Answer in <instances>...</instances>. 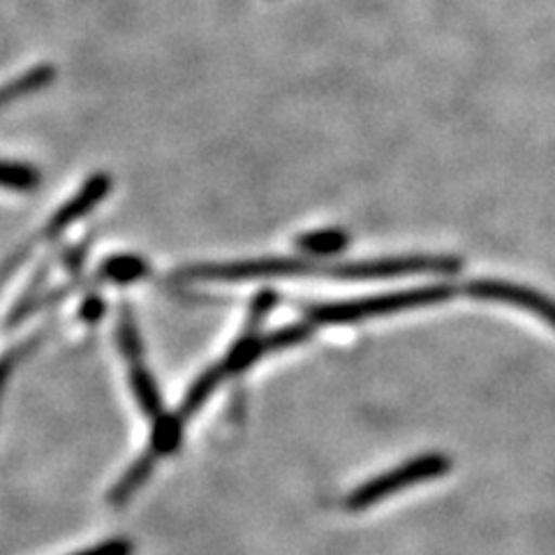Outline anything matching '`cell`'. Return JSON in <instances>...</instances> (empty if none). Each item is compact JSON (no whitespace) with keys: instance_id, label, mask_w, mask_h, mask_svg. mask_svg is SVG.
<instances>
[{"instance_id":"cell-8","label":"cell","mask_w":555,"mask_h":555,"mask_svg":"<svg viewBox=\"0 0 555 555\" xmlns=\"http://www.w3.org/2000/svg\"><path fill=\"white\" fill-rule=\"evenodd\" d=\"M155 461H158V456L153 454V451L146 449V454L139 456L130 467L128 473L118 479V483L114 486V489L109 491V505L112 507H124L126 502L142 489V486L149 481L153 467H155Z\"/></svg>"},{"instance_id":"cell-4","label":"cell","mask_w":555,"mask_h":555,"mask_svg":"<svg viewBox=\"0 0 555 555\" xmlns=\"http://www.w3.org/2000/svg\"><path fill=\"white\" fill-rule=\"evenodd\" d=\"M467 294L477 301H491V304H505L512 308H520L555 328V301L544 297L542 292H534L530 287L514 285L507 281L479 278V281L467 283Z\"/></svg>"},{"instance_id":"cell-6","label":"cell","mask_w":555,"mask_h":555,"mask_svg":"<svg viewBox=\"0 0 555 555\" xmlns=\"http://www.w3.org/2000/svg\"><path fill=\"white\" fill-rule=\"evenodd\" d=\"M224 377H228V373H224L222 363H216V366L204 371V373L193 382V387L188 389V393H185V398L181 401L179 410L173 412V414H177V420H179L181 424H188L190 420H193V416L204 408V403L208 401V398H211V393L216 391V387L220 385V382H222Z\"/></svg>"},{"instance_id":"cell-3","label":"cell","mask_w":555,"mask_h":555,"mask_svg":"<svg viewBox=\"0 0 555 555\" xmlns=\"http://www.w3.org/2000/svg\"><path fill=\"white\" fill-rule=\"evenodd\" d=\"M449 470H451V461L442 454L416 456L403 465L393 467V470H389L385 475L361 483L359 489H354L350 495L345 498V509H350V512L369 509L398 491H405V489H412V486H416V483L438 479V477L447 475Z\"/></svg>"},{"instance_id":"cell-1","label":"cell","mask_w":555,"mask_h":555,"mask_svg":"<svg viewBox=\"0 0 555 555\" xmlns=\"http://www.w3.org/2000/svg\"><path fill=\"white\" fill-rule=\"evenodd\" d=\"M454 297V289L447 285H430L403 289L391 294H379V297L359 299V301H340V304H320L308 306L306 315L312 324H354L373 318L393 315V312L442 304Z\"/></svg>"},{"instance_id":"cell-5","label":"cell","mask_w":555,"mask_h":555,"mask_svg":"<svg viewBox=\"0 0 555 555\" xmlns=\"http://www.w3.org/2000/svg\"><path fill=\"white\" fill-rule=\"evenodd\" d=\"M109 188H112V181L104 177V173H98V177H93L89 183H86L79 190L77 197L69 199L61 208V211L49 220L47 230H44V236L47 238H56L59 234H63L69 228V224H73L75 220H79L81 216L89 214L91 208H95V204L109 193Z\"/></svg>"},{"instance_id":"cell-15","label":"cell","mask_w":555,"mask_h":555,"mask_svg":"<svg viewBox=\"0 0 555 555\" xmlns=\"http://www.w3.org/2000/svg\"><path fill=\"white\" fill-rule=\"evenodd\" d=\"M132 551H134V546L128 540H109V542L83 548L75 555H132Z\"/></svg>"},{"instance_id":"cell-16","label":"cell","mask_w":555,"mask_h":555,"mask_svg":"<svg viewBox=\"0 0 555 555\" xmlns=\"http://www.w3.org/2000/svg\"><path fill=\"white\" fill-rule=\"evenodd\" d=\"M16 354H8L3 361H0V393H3V387H5V379L12 371V363H14Z\"/></svg>"},{"instance_id":"cell-11","label":"cell","mask_w":555,"mask_h":555,"mask_svg":"<svg viewBox=\"0 0 555 555\" xmlns=\"http://www.w3.org/2000/svg\"><path fill=\"white\" fill-rule=\"evenodd\" d=\"M40 185V173L30 165L0 160V188L14 190V193H33Z\"/></svg>"},{"instance_id":"cell-17","label":"cell","mask_w":555,"mask_h":555,"mask_svg":"<svg viewBox=\"0 0 555 555\" xmlns=\"http://www.w3.org/2000/svg\"><path fill=\"white\" fill-rule=\"evenodd\" d=\"M100 310H102V304L98 299H89L83 306V318L86 320H98L100 318Z\"/></svg>"},{"instance_id":"cell-9","label":"cell","mask_w":555,"mask_h":555,"mask_svg":"<svg viewBox=\"0 0 555 555\" xmlns=\"http://www.w3.org/2000/svg\"><path fill=\"white\" fill-rule=\"evenodd\" d=\"M56 77V69L51 65H38V67H30L26 75L16 77L12 81H8L5 86H0V109L8 107V104L28 98L33 93L42 91L44 86H49Z\"/></svg>"},{"instance_id":"cell-14","label":"cell","mask_w":555,"mask_h":555,"mask_svg":"<svg viewBox=\"0 0 555 555\" xmlns=\"http://www.w3.org/2000/svg\"><path fill=\"white\" fill-rule=\"evenodd\" d=\"M146 273V264L139 257H114L102 267V275L114 283H132Z\"/></svg>"},{"instance_id":"cell-13","label":"cell","mask_w":555,"mask_h":555,"mask_svg":"<svg viewBox=\"0 0 555 555\" xmlns=\"http://www.w3.org/2000/svg\"><path fill=\"white\" fill-rule=\"evenodd\" d=\"M299 248L310 255H334L347 246V234L338 230H324V232H310L304 234L299 241Z\"/></svg>"},{"instance_id":"cell-7","label":"cell","mask_w":555,"mask_h":555,"mask_svg":"<svg viewBox=\"0 0 555 555\" xmlns=\"http://www.w3.org/2000/svg\"><path fill=\"white\" fill-rule=\"evenodd\" d=\"M130 366V382H132V391L139 408L151 420H163L165 416V408H163V398L158 391V385H155V379L151 375V371L144 366V361H137V363H128Z\"/></svg>"},{"instance_id":"cell-10","label":"cell","mask_w":555,"mask_h":555,"mask_svg":"<svg viewBox=\"0 0 555 555\" xmlns=\"http://www.w3.org/2000/svg\"><path fill=\"white\" fill-rule=\"evenodd\" d=\"M183 426H185V424H181V422L177 420V414L163 416V420L155 422L149 451H153V454L158 456V459L169 456L171 451H177V447L181 444V438H183Z\"/></svg>"},{"instance_id":"cell-2","label":"cell","mask_w":555,"mask_h":555,"mask_svg":"<svg viewBox=\"0 0 555 555\" xmlns=\"http://www.w3.org/2000/svg\"><path fill=\"white\" fill-rule=\"evenodd\" d=\"M297 275H326L336 278V264H320L315 259L269 257L250 259L234 264H195L177 273L179 283H253L267 278H297Z\"/></svg>"},{"instance_id":"cell-12","label":"cell","mask_w":555,"mask_h":555,"mask_svg":"<svg viewBox=\"0 0 555 555\" xmlns=\"http://www.w3.org/2000/svg\"><path fill=\"white\" fill-rule=\"evenodd\" d=\"M118 345L120 352H124L128 363H137L144 361V347H142V338H139L137 324L132 318V310L128 306H124L120 310V320H118Z\"/></svg>"}]
</instances>
